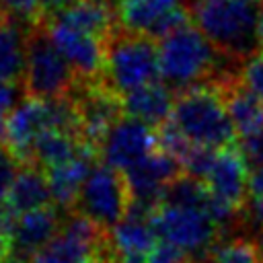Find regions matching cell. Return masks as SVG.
<instances>
[{
	"label": "cell",
	"instance_id": "obj_2",
	"mask_svg": "<svg viewBox=\"0 0 263 263\" xmlns=\"http://www.w3.org/2000/svg\"><path fill=\"white\" fill-rule=\"evenodd\" d=\"M195 27L224 55L245 60L257 51V8L251 0H193Z\"/></svg>",
	"mask_w": 263,
	"mask_h": 263
},
{
	"label": "cell",
	"instance_id": "obj_37",
	"mask_svg": "<svg viewBox=\"0 0 263 263\" xmlns=\"http://www.w3.org/2000/svg\"><path fill=\"white\" fill-rule=\"evenodd\" d=\"M257 249H259V255H261V259H263V228H261V232H259V236H257Z\"/></svg>",
	"mask_w": 263,
	"mask_h": 263
},
{
	"label": "cell",
	"instance_id": "obj_25",
	"mask_svg": "<svg viewBox=\"0 0 263 263\" xmlns=\"http://www.w3.org/2000/svg\"><path fill=\"white\" fill-rule=\"evenodd\" d=\"M154 132H156V148L162 150V152H166V154H171V156H175L179 162L185 158V154H187L189 148L193 146V144L183 136V132L173 123V119L164 121V123L158 125Z\"/></svg>",
	"mask_w": 263,
	"mask_h": 263
},
{
	"label": "cell",
	"instance_id": "obj_6",
	"mask_svg": "<svg viewBox=\"0 0 263 263\" xmlns=\"http://www.w3.org/2000/svg\"><path fill=\"white\" fill-rule=\"evenodd\" d=\"M129 203L132 193L123 173L107 164H95L78 193L74 212L90 218L101 228L111 230L125 218Z\"/></svg>",
	"mask_w": 263,
	"mask_h": 263
},
{
	"label": "cell",
	"instance_id": "obj_28",
	"mask_svg": "<svg viewBox=\"0 0 263 263\" xmlns=\"http://www.w3.org/2000/svg\"><path fill=\"white\" fill-rule=\"evenodd\" d=\"M21 160L6 148V146H0V205L6 201L8 197V191H10V185L21 168Z\"/></svg>",
	"mask_w": 263,
	"mask_h": 263
},
{
	"label": "cell",
	"instance_id": "obj_36",
	"mask_svg": "<svg viewBox=\"0 0 263 263\" xmlns=\"http://www.w3.org/2000/svg\"><path fill=\"white\" fill-rule=\"evenodd\" d=\"M8 255H10V238H6V236L0 234V263L6 261Z\"/></svg>",
	"mask_w": 263,
	"mask_h": 263
},
{
	"label": "cell",
	"instance_id": "obj_17",
	"mask_svg": "<svg viewBox=\"0 0 263 263\" xmlns=\"http://www.w3.org/2000/svg\"><path fill=\"white\" fill-rule=\"evenodd\" d=\"M226 111L240 138H249L263 129V101L245 90L234 78L220 80Z\"/></svg>",
	"mask_w": 263,
	"mask_h": 263
},
{
	"label": "cell",
	"instance_id": "obj_8",
	"mask_svg": "<svg viewBox=\"0 0 263 263\" xmlns=\"http://www.w3.org/2000/svg\"><path fill=\"white\" fill-rule=\"evenodd\" d=\"M45 21L39 23V27L45 31L47 39L53 43V47L62 53V58L70 64L78 80L90 82L99 80L105 68V53H107V39L86 33L82 29H76L72 25H66L58 21L55 16H43Z\"/></svg>",
	"mask_w": 263,
	"mask_h": 263
},
{
	"label": "cell",
	"instance_id": "obj_21",
	"mask_svg": "<svg viewBox=\"0 0 263 263\" xmlns=\"http://www.w3.org/2000/svg\"><path fill=\"white\" fill-rule=\"evenodd\" d=\"M27 33L21 23L0 16V82L23 78L27 58Z\"/></svg>",
	"mask_w": 263,
	"mask_h": 263
},
{
	"label": "cell",
	"instance_id": "obj_18",
	"mask_svg": "<svg viewBox=\"0 0 263 263\" xmlns=\"http://www.w3.org/2000/svg\"><path fill=\"white\" fill-rule=\"evenodd\" d=\"M49 201H51V191H49L47 173H43L35 162L21 164L10 185L6 203L18 214H25L49 205Z\"/></svg>",
	"mask_w": 263,
	"mask_h": 263
},
{
	"label": "cell",
	"instance_id": "obj_15",
	"mask_svg": "<svg viewBox=\"0 0 263 263\" xmlns=\"http://www.w3.org/2000/svg\"><path fill=\"white\" fill-rule=\"evenodd\" d=\"M95 148H86L82 154L72 158L66 164L47 168V181H49V191H51V201L62 208L64 212H74L78 193L88 179L90 171L95 168V158H97Z\"/></svg>",
	"mask_w": 263,
	"mask_h": 263
},
{
	"label": "cell",
	"instance_id": "obj_23",
	"mask_svg": "<svg viewBox=\"0 0 263 263\" xmlns=\"http://www.w3.org/2000/svg\"><path fill=\"white\" fill-rule=\"evenodd\" d=\"M210 263H263L257 242H251L242 236L216 242L208 253Z\"/></svg>",
	"mask_w": 263,
	"mask_h": 263
},
{
	"label": "cell",
	"instance_id": "obj_7",
	"mask_svg": "<svg viewBox=\"0 0 263 263\" xmlns=\"http://www.w3.org/2000/svg\"><path fill=\"white\" fill-rule=\"evenodd\" d=\"M156 236L171 242L185 253L208 255L218 238V224L201 208H185L160 203L150 220Z\"/></svg>",
	"mask_w": 263,
	"mask_h": 263
},
{
	"label": "cell",
	"instance_id": "obj_24",
	"mask_svg": "<svg viewBox=\"0 0 263 263\" xmlns=\"http://www.w3.org/2000/svg\"><path fill=\"white\" fill-rule=\"evenodd\" d=\"M234 80L245 90H249L251 95L263 101V47L242 60Z\"/></svg>",
	"mask_w": 263,
	"mask_h": 263
},
{
	"label": "cell",
	"instance_id": "obj_31",
	"mask_svg": "<svg viewBox=\"0 0 263 263\" xmlns=\"http://www.w3.org/2000/svg\"><path fill=\"white\" fill-rule=\"evenodd\" d=\"M16 105V88L10 82H0V140L6 136V121Z\"/></svg>",
	"mask_w": 263,
	"mask_h": 263
},
{
	"label": "cell",
	"instance_id": "obj_33",
	"mask_svg": "<svg viewBox=\"0 0 263 263\" xmlns=\"http://www.w3.org/2000/svg\"><path fill=\"white\" fill-rule=\"evenodd\" d=\"M72 0H39V4H41V8H43V14L47 16V14H51V12H55V10H60V8H64L66 4H70Z\"/></svg>",
	"mask_w": 263,
	"mask_h": 263
},
{
	"label": "cell",
	"instance_id": "obj_34",
	"mask_svg": "<svg viewBox=\"0 0 263 263\" xmlns=\"http://www.w3.org/2000/svg\"><path fill=\"white\" fill-rule=\"evenodd\" d=\"M251 216L255 218V222H261V224H263V197L253 201V205H251Z\"/></svg>",
	"mask_w": 263,
	"mask_h": 263
},
{
	"label": "cell",
	"instance_id": "obj_30",
	"mask_svg": "<svg viewBox=\"0 0 263 263\" xmlns=\"http://www.w3.org/2000/svg\"><path fill=\"white\" fill-rule=\"evenodd\" d=\"M247 164L251 168H259L263 166V129L249 136V138H240V144H238Z\"/></svg>",
	"mask_w": 263,
	"mask_h": 263
},
{
	"label": "cell",
	"instance_id": "obj_14",
	"mask_svg": "<svg viewBox=\"0 0 263 263\" xmlns=\"http://www.w3.org/2000/svg\"><path fill=\"white\" fill-rule=\"evenodd\" d=\"M249 164L238 146H226L218 150L212 171L205 179V187L216 197L224 199L226 203L242 210L245 199L249 195Z\"/></svg>",
	"mask_w": 263,
	"mask_h": 263
},
{
	"label": "cell",
	"instance_id": "obj_32",
	"mask_svg": "<svg viewBox=\"0 0 263 263\" xmlns=\"http://www.w3.org/2000/svg\"><path fill=\"white\" fill-rule=\"evenodd\" d=\"M18 218H21V214H18L16 210H12V208L4 201V203L0 205V234L6 236V238H12L14 228H16V224H18Z\"/></svg>",
	"mask_w": 263,
	"mask_h": 263
},
{
	"label": "cell",
	"instance_id": "obj_16",
	"mask_svg": "<svg viewBox=\"0 0 263 263\" xmlns=\"http://www.w3.org/2000/svg\"><path fill=\"white\" fill-rule=\"evenodd\" d=\"M121 105L127 117H134L150 127H158L171 119L175 97L168 84H162L156 80L125 92L121 97Z\"/></svg>",
	"mask_w": 263,
	"mask_h": 263
},
{
	"label": "cell",
	"instance_id": "obj_13",
	"mask_svg": "<svg viewBox=\"0 0 263 263\" xmlns=\"http://www.w3.org/2000/svg\"><path fill=\"white\" fill-rule=\"evenodd\" d=\"M60 228V214L53 205L21 214L10 238V255L4 263H31V259L58 234Z\"/></svg>",
	"mask_w": 263,
	"mask_h": 263
},
{
	"label": "cell",
	"instance_id": "obj_29",
	"mask_svg": "<svg viewBox=\"0 0 263 263\" xmlns=\"http://www.w3.org/2000/svg\"><path fill=\"white\" fill-rule=\"evenodd\" d=\"M146 263H191V261H189V253L162 240L156 242V247L150 251Z\"/></svg>",
	"mask_w": 263,
	"mask_h": 263
},
{
	"label": "cell",
	"instance_id": "obj_35",
	"mask_svg": "<svg viewBox=\"0 0 263 263\" xmlns=\"http://www.w3.org/2000/svg\"><path fill=\"white\" fill-rule=\"evenodd\" d=\"M257 43L263 47V4L257 8Z\"/></svg>",
	"mask_w": 263,
	"mask_h": 263
},
{
	"label": "cell",
	"instance_id": "obj_3",
	"mask_svg": "<svg viewBox=\"0 0 263 263\" xmlns=\"http://www.w3.org/2000/svg\"><path fill=\"white\" fill-rule=\"evenodd\" d=\"M218 49L187 21L158 41V68L168 86L191 88L201 84L216 70Z\"/></svg>",
	"mask_w": 263,
	"mask_h": 263
},
{
	"label": "cell",
	"instance_id": "obj_10",
	"mask_svg": "<svg viewBox=\"0 0 263 263\" xmlns=\"http://www.w3.org/2000/svg\"><path fill=\"white\" fill-rule=\"evenodd\" d=\"M115 18L127 33L162 37L185 23L183 0H115Z\"/></svg>",
	"mask_w": 263,
	"mask_h": 263
},
{
	"label": "cell",
	"instance_id": "obj_20",
	"mask_svg": "<svg viewBox=\"0 0 263 263\" xmlns=\"http://www.w3.org/2000/svg\"><path fill=\"white\" fill-rule=\"evenodd\" d=\"M86 148H92V146L82 142V138L76 134L62 132V129H47L37 138L33 152H31V160L45 168H53V166L70 162L72 158L82 154Z\"/></svg>",
	"mask_w": 263,
	"mask_h": 263
},
{
	"label": "cell",
	"instance_id": "obj_26",
	"mask_svg": "<svg viewBox=\"0 0 263 263\" xmlns=\"http://www.w3.org/2000/svg\"><path fill=\"white\" fill-rule=\"evenodd\" d=\"M216 154H218V150H214V148L191 146L189 152L185 154V158L181 160L183 175L205 183V179H208V175H210V171H212V164H214V160H216Z\"/></svg>",
	"mask_w": 263,
	"mask_h": 263
},
{
	"label": "cell",
	"instance_id": "obj_11",
	"mask_svg": "<svg viewBox=\"0 0 263 263\" xmlns=\"http://www.w3.org/2000/svg\"><path fill=\"white\" fill-rule=\"evenodd\" d=\"M156 150V132L150 125L134 119L121 117L105 136L99 146V154L107 166L115 171H127L148 154Z\"/></svg>",
	"mask_w": 263,
	"mask_h": 263
},
{
	"label": "cell",
	"instance_id": "obj_19",
	"mask_svg": "<svg viewBox=\"0 0 263 263\" xmlns=\"http://www.w3.org/2000/svg\"><path fill=\"white\" fill-rule=\"evenodd\" d=\"M49 16L105 39L113 35L115 8H111L107 0H72Z\"/></svg>",
	"mask_w": 263,
	"mask_h": 263
},
{
	"label": "cell",
	"instance_id": "obj_22",
	"mask_svg": "<svg viewBox=\"0 0 263 263\" xmlns=\"http://www.w3.org/2000/svg\"><path fill=\"white\" fill-rule=\"evenodd\" d=\"M109 242L119 257L127 255H150V251L156 247V232L150 224V220H138L125 216L119 224H115L111 230H107Z\"/></svg>",
	"mask_w": 263,
	"mask_h": 263
},
{
	"label": "cell",
	"instance_id": "obj_5",
	"mask_svg": "<svg viewBox=\"0 0 263 263\" xmlns=\"http://www.w3.org/2000/svg\"><path fill=\"white\" fill-rule=\"evenodd\" d=\"M78 76L47 39L45 31L39 25L35 31L31 29L23 72V86L27 97L47 101L64 99L72 88L78 86Z\"/></svg>",
	"mask_w": 263,
	"mask_h": 263
},
{
	"label": "cell",
	"instance_id": "obj_4",
	"mask_svg": "<svg viewBox=\"0 0 263 263\" xmlns=\"http://www.w3.org/2000/svg\"><path fill=\"white\" fill-rule=\"evenodd\" d=\"M158 76V45L152 41V37L121 31L107 39L101 80L119 97L144 84L156 82Z\"/></svg>",
	"mask_w": 263,
	"mask_h": 263
},
{
	"label": "cell",
	"instance_id": "obj_9",
	"mask_svg": "<svg viewBox=\"0 0 263 263\" xmlns=\"http://www.w3.org/2000/svg\"><path fill=\"white\" fill-rule=\"evenodd\" d=\"M72 101L76 105L78 132L82 142L99 150L107 132L121 119V97L111 90L103 80H90L84 82V86L82 82H78V90Z\"/></svg>",
	"mask_w": 263,
	"mask_h": 263
},
{
	"label": "cell",
	"instance_id": "obj_12",
	"mask_svg": "<svg viewBox=\"0 0 263 263\" xmlns=\"http://www.w3.org/2000/svg\"><path fill=\"white\" fill-rule=\"evenodd\" d=\"M179 175H183L181 162L175 156H171L158 148L152 154H148L144 160L134 164L132 168L123 171L132 199L146 201L152 205H160L164 189Z\"/></svg>",
	"mask_w": 263,
	"mask_h": 263
},
{
	"label": "cell",
	"instance_id": "obj_27",
	"mask_svg": "<svg viewBox=\"0 0 263 263\" xmlns=\"http://www.w3.org/2000/svg\"><path fill=\"white\" fill-rule=\"evenodd\" d=\"M0 16H8L21 25L37 27L45 14L39 0H0Z\"/></svg>",
	"mask_w": 263,
	"mask_h": 263
},
{
	"label": "cell",
	"instance_id": "obj_1",
	"mask_svg": "<svg viewBox=\"0 0 263 263\" xmlns=\"http://www.w3.org/2000/svg\"><path fill=\"white\" fill-rule=\"evenodd\" d=\"M171 119L193 146L222 150L236 136L220 82H201L181 90L175 99Z\"/></svg>",
	"mask_w": 263,
	"mask_h": 263
}]
</instances>
